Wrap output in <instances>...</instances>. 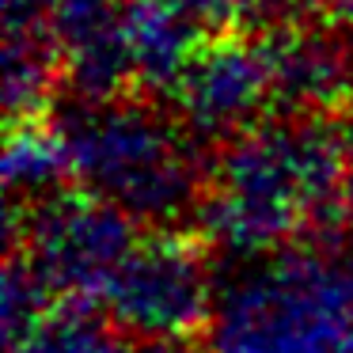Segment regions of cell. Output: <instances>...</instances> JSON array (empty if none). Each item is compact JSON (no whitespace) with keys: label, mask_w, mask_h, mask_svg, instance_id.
Wrapping results in <instances>:
<instances>
[{"label":"cell","mask_w":353,"mask_h":353,"mask_svg":"<svg viewBox=\"0 0 353 353\" xmlns=\"http://www.w3.org/2000/svg\"><path fill=\"white\" fill-rule=\"evenodd\" d=\"M345 137L330 118H274L221 145L198 205L201 236L236 259H274L342 213Z\"/></svg>","instance_id":"obj_1"},{"label":"cell","mask_w":353,"mask_h":353,"mask_svg":"<svg viewBox=\"0 0 353 353\" xmlns=\"http://www.w3.org/2000/svg\"><path fill=\"white\" fill-rule=\"evenodd\" d=\"M342 213L353 221V125L345 133V179H342Z\"/></svg>","instance_id":"obj_15"},{"label":"cell","mask_w":353,"mask_h":353,"mask_svg":"<svg viewBox=\"0 0 353 353\" xmlns=\"http://www.w3.org/2000/svg\"><path fill=\"white\" fill-rule=\"evenodd\" d=\"M122 46L133 84L148 95H171L205 42L168 0H125Z\"/></svg>","instance_id":"obj_9"},{"label":"cell","mask_w":353,"mask_h":353,"mask_svg":"<svg viewBox=\"0 0 353 353\" xmlns=\"http://www.w3.org/2000/svg\"><path fill=\"white\" fill-rule=\"evenodd\" d=\"M125 0H4V27H39L61 57L80 103L118 99L130 80L122 46Z\"/></svg>","instance_id":"obj_7"},{"label":"cell","mask_w":353,"mask_h":353,"mask_svg":"<svg viewBox=\"0 0 353 353\" xmlns=\"http://www.w3.org/2000/svg\"><path fill=\"white\" fill-rule=\"evenodd\" d=\"M327 8H330V19L338 23V31L353 42V0H327Z\"/></svg>","instance_id":"obj_16"},{"label":"cell","mask_w":353,"mask_h":353,"mask_svg":"<svg viewBox=\"0 0 353 353\" xmlns=\"http://www.w3.org/2000/svg\"><path fill=\"white\" fill-rule=\"evenodd\" d=\"M8 216V254L23 259L50 304L80 312L103 304V292L141 239L130 216L84 190H61Z\"/></svg>","instance_id":"obj_4"},{"label":"cell","mask_w":353,"mask_h":353,"mask_svg":"<svg viewBox=\"0 0 353 353\" xmlns=\"http://www.w3.org/2000/svg\"><path fill=\"white\" fill-rule=\"evenodd\" d=\"M205 353H353V274L342 243L289 247L216 300Z\"/></svg>","instance_id":"obj_3"},{"label":"cell","mask_w":353,"mask_h":353,"mask_svg":"<svg viewBox=\"0 0 353 353\" xmlns=\"http://www.w3.org/2000/svg\"><path fill=\"white\" fill-rule=\"evenodd\" d=\"M0 168H4V186H8L12 209L19 201L23 205H39V201L61 194V183L72 179V163H69L61 125L46 122V118L12 122Z\"/></svg>","instance_id":"obj_10"},{"label":"cell","mask_w":353,"mask_h":353,"mask_svg":"<svg viewBox=\"0 0 353 353\" xmlns=\"http://www.w3.org/2000/svg\"><path fill=\"white\" fill-rule=\"evenodd\" d=\"M171 8L201 34V39H224V34H239L247 19L262 12L266 0H168Z\"/></svg>","instance_id":"obj_14"},{"label":"cell","mask_w":353,"mask_h":353,"mask_svg":"<svg viewBox=\"0 0 353 353\" xmlns=\"http://www.w3.org/2000/svg\"><path fill=\"white\" fill-rule=\"evenodd\" d=\"M342 254H345V266H350V274H353V239L342 243Z\"/></svg>","instance_id":"obj_17"},{"label":"cell","mask_w":353,"mask_h":353,"mask_svg":"<svg viewBox=\"0 0 353 353\" xmlns=\"http://www.w3.org/2000/svg\"><path fill=\"white\" fill-rule=\"evenodd\" d=\"M61 80V57L39 27H4V103L12 122L42 118Z\"/></svg>","instance_id":"obj_11"},{"label":"cell","mask_w":353,"mask_h":353,"mask_svg":"<svg viewBox=\"0 0 353 353\" xmlns=\"http://www.w3.org/2000/svg\"><path fill=\"white\" fill-rule=\"evenodd\" d=\"M8 353H171V350L133 342L92 312L57 307L23 338L8 342Z\"/></svg>","instance_id":"obj_12"},{"label":"cell","mask_w":353,"mask_h":353,"mask_svg":"<svg viewBox=\"0 0 353 353\" xmlns=\"http://www.w3.org/2000/svg\"><path fill=\"white\" fill-rule=\"evenodd\" d=\"M72 179L133 224H171L201 205L205 175L190 133L152 103H80L57 118Z\"/></svg>","instance_id":"obj_2"},{"label":"cell","mask_w":353,"mask_h":353,"mask_svg":"<svg viewBox=\"0 0 353 353\" xmlns=\"http://www.w3.org/2000/svg\"><path fill=\"white\" fill-rule=\"evenodd\" d=\"M216 300L221 292L205 247L179 232H156L137 239L99 307L118 334L156 350H175L209 334Z\"/></svg>","instance_id":"obj_5"},{"label":"cell","mask_w":353,"mask_h":353,"mask_svg":"<svg viewBox=\"0 0 353 353\" xmlns=\"http://www.w3.org/2000/svg\"><path fill=\"white\" fill-rule=\"evenodd\" d=\"M0 315H4V338L16 342L23 338L31 327H39L50 315V296L34 274L23 266V259L8 254V270H4V304H0Z\"/></svg>","instance_id":"obj_13"},{"label":"cell","mask_w":353,"mask_h":353,"mask_svg":"<svg viewBox=\"0 0 353 353\" xmlns=\"http://www.w3.org/2000/svg\"><path fill=\"white\" fill-rule=\"evenodd\" d=\"M274 65V95L285 118H330L353 88L345 46L327 31L281 27L266 34Z\"/></svg>","instance_id":"obj_8"},{"label":"cell","mask_w":353,"mask_h":353,"mask_svg":"<svg viewBox=\"0 0 353 353\" xmlns=\"http://www.w3.org/2000/svg\"><path fill=\"white\" fill-rule=\"evenodd\" d=\"M171 99H175L179 125L198 141L228 145L262 125L270 103L277 107L266 39L224 34L205 42Z\"/></svg>","instance_id":"obj_6"}]
</instances>
